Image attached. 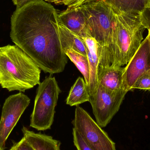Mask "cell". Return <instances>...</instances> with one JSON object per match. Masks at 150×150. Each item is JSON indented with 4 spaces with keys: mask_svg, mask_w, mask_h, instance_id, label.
I'll use <instances>...</instances> for the list:
<instances>
[{
    "mask_svg": "<svg viewBox=\"0 0 150 150\" xmlns=\"http://www.w3.org/2000/svg\"><path fill=\"white\" fill-rule=\"evenodd\" d=\"M59 13L44 0L16 9L11 18L12 42L30 56L39 67L51 74L62 73L67 58L62 47Z\"/></svg>",
    "mask_w": 150,
    "mask_h": 150,
    "instance_id": "cell-1",
    "label": "cell"
},
{
    "mask_svg": "<svg viewBox=\"0 0 150 150\" xmlns=\"http://www.w3.org/2000/svg\"><path fill=\"white\" fill-rule=\"evenodd\" d=\"M115 12L116 21L111 43L99 58L98 69L127 65L143 40L144 30L149 27L144 11Z\"/></svg>",
    "mask_w": 150,
    "mask_h": 150,
    "instance_id": "cell-2",
    "label": "cell"
},
{
    "mask_svg": "<svg viewBox=\"0 0 150 150\" xmlns=\"http://www.w3.org/2000/svg\"><path fill=\"white\" fill-rule=\"evenodd\" d=\"M41 69L16 45L0 47V85L9 91L24 92L40 83Z\"/></svg>",
    "mask_w": 150,
    "mask_h": 150,
    "instance_id": "cell-3",
    "label": "cell"
},
{
    "mask_svg": "<svg viewBox=\"0 0 150 150\" xmlns=\"http://www.w3.org/2000/svg\"><path fill=\"white\" fill-rule=\"evenodd\" d=\"M80 7L86 17L90 36L98 44L100 58L111 43L116 14L103 0H97Z\"/></svg>",
    "mask_w": 150,
    "mask_h": 150,
    "instance_id": "cell-4",
    "label": "cell"
},
{
    "mask_svg": "<svg viewBox=\"0 0 150 150\" xmlns=\"http://www.w3.org/2000/svg\"><path fill=\"white\" fill-rule=\"evenodd\" d=\"M61 90L55 78L50 76L39 84L31 115L30 127L38 131L51 128Z\"/></svg>",
    "mask_w": 150,
    "mask_h": 150,
    "instance_id": "cell-5",
    "label": "cell"
},
{
    "mask_svg": "<svg viewBox=\"0 0 150 150\" xmlns=\"http://www.w3.org/2000/svg\"><path fill=\"white\" fill-rule=\"evenodd\" d=\"M74 128L93 150H116L115 144L86 111L76 106Z\"/></svg>",
    "mask_w": 150,
    "mask_h": 150,
    "instance_id": "cell-6",
    "label": "cell"
},
{
    "mask_svg": "<svg viewBox=\"0 0 150 150\" xmlns=\"http://www.w3.org/2000/svg\"><path fill=\"white\" fill-rule=\"evenodd\" d=\"M128 92L124 90L111 91L98 85L91 95L89 102L92 108L96 122L101 128L106 127L118 112Z\"/></svg>",
    "mask_w": 150,
    "mask_h": 150,
    "instance_id": "cell-7",
    "label": "cell"
},
{
    "mask_svg": "<svg viewBox=\"0 0 150 150\" xmlns=\"http://www.w3.org/2000/svg\"><path fill=\"white\" fill-rule=\"evenodd\" d=\"M30 102L22 92L9 96L4 101L0 120V150H4L9 136Z\"/></svg>",
    "mask_w": 150,
    "mask_h": 150,
    "instance_id": "cell-8",
    "label": "cell"
},
{
    "mask_svg": "<svg viewBox=\"0 0 150 150\" xmlns=\"http://www.w3.org/2000/svg\"><path fill=\"white\" fill-rule=\"evenodd\" d=\"M124 67L123 74L125 89L132 88L137 79L150 69V40L148 34L143 40L139 48Z\"/></svg>",
    "mask_w": 150,
    "mask_h": 150,
    "instance_id": "cell-9",
    "label": "cell"
},
{
    "mask_svg": "<svg viewBox=\"0 0 150 150\" xmlns=\"http://www.w3.org/2000/svg\"><path fill=\"white\" fill-rule=\"evenodd\" d=\"M59 22L81 38L91 37L86 17L80 6L67 8L59 13Z\"/></svg>",
    "mask_w": 150,
    "mask_h": 150,
    "instance_id": "cell-10",
    "label": "cell"
},
{
    "mask_svg": "<svg viewBox=\"0 0 150 150\" xmlns=\"http://www.w3.org/2000/svg\"><path fill=\"white\" fill-rule=\"evenodd\" d=\"M124 72V67L118 66H110L99 69L98 70V84L109 91H126Z\"/></svg>",
    "mask_w": 150,
    "mask_h": 150,
    "instance_id": "cell-11",
    "label": "cell"
},
{
    "mask_svg": "<svg viewBox=\"0 0 150 150\" xmlns=\"http://www.w3.org/2000/svg\"><path fill=\"white\" fill-rule=\"evenodd\" d=\"M82 38L85 42L87 49V56L90 67V80L88 90L91 96L95 92L98 85L99 46L96 40L92 37H86Z\"/></svg>",
    "mask_w": 150,
    "mask_h": 150,
    "instance_id": "cell-12",
    "label": "cell"
},
{
    "mask_svg": "<svg viewBox=\"0 0 150 150\" xmlns=\"http://www.w3.org/2000/svg\"><path fill=\"white\" fill-rule=\"evenodd\" d=\"M22 131L23 137L35 150H60V142L51 136L35 133L24 127Z\"/></svg>",
    "mask_w": 150,
    "mask_h": 150,
    "instance_id": "cell-13",
    "label": "cell"
},
{
    "mask_svg": "<svg viewBox=\"0 0 150 150\" xmlns=\"http://www.w3.org/2000/svg\"><path fill=\"white\" fill-rule=\"evenodd\" d=\"M58 26L61 44L63 50L65 48L69 47L82 54L87 55L86 45L83 38L59 22Z\"/></svg>",
    "mask_w": 150,
    "mask_h": 150,
    "instance_id": "cell-14",
    "label": "cell"
},
{
    "mask_svg": "<svg viewBox=\"0 0 150 150\" xmlns=\"http://www.w3.org/2000/svg\"><path fill=\"white\" fill-rule=\"evenodd\" d=\"M90 95L88 87L83 78H78L72 86L67 99V104L71 106H77L89 101Z\"/></svg>",
    "mask_w": 150,
    "mask_h": 150,
    "instance_id": "cell-15",
    "label": "cell"
},
{
    "mask_svg": "<svg viewBox=\"0 0 150 150\" xmlns=\"http://www.w3.org/2000/svg\"><path fill=\"white\" fill-rule=\"evenodd\" d=\"M63 51L83 75L88 87L90 80V67L87 55L82 54L69 47L65 48Z\"/></svg>",
    "mask_w": 150,
    "mask_h": 150,
    "instance_id": "cell-16",
    "label": "cell"
},
{
    "mask_svg": "<svg viewBox=\"0 0 150 150\" xmlns=\"http://www.w3.org/2000/svg\"><path fill=\"white\" fill-rule=\"evenodd\" d=\"M112 7L115 12L143 11L145 0H103Z\"/></svg>",
    "mask_w": 150,
    "mask_h": 150,
    "instance_id": "cell-17",
    "label": "cell"
},
{
    "mask_svg": "<svg viewBox=\"0 0 150 150\" xmlns=\"http://www.w3.org/2000/svg\"><path fill=\"white\" fill-rule=\"evenodd\" d=\"M134 89L150 91V69L137 79L132 87V91Z\"/></svg>",
    "mask_w": 150,
    "mask_h": 150,
    "instance_id": "cell-18",
    "label": "cell"
},
{
    "mask_svg": "<svg viewBox=\"0 0 150 150\" xmlns=\"http://www.w3.org/2000/svg\"><path fill=\"white\" fill-rule=\"evenodd\" d=\"M48 3H52L56 5H64L68 8H77L82 5L97 0H45Z\"/></svg>",
    "mask_w": 150,
    "mask_h": 150,
    "instance_id": "cell-19",
    "label": "cell"
},
{
    "mask_svg": "<svg viewBox=\"0 0 150 150\" xmlns=\"http://www.w3.org/2000/svg\"><path fill=\"white\" fill-rule=\"evenodd\" d=\"M73 135L74 144L77 150H93L74 128L73 129Z\"/></svg>",
    "mask_w": 150,
    "mask_h": 150,
    "instance_id": "cell-20",
    "label": "cell"
},
{
    "mask_svg": "<svg viewBox=\"0 0 150 150\" xmlns=\"http://www.w3.org/2000/svg\"><path fill=\"white\" fill-rule=\"evenodd\" d=\"M9 150H35L28 142L25 137L15 144Z\"/></svg>",
    "mask_w": 150,
    "mask_h": 150,
    "instance_id": "cell-21",
    "label": "cell"
},
{
    "mask_svg": "<svg viewBox=\"0 0 150 150\" xmlns=\"http://www.w3.org/2000/svg\"><path fill=\"white\" fill-rule=\"evenodd\" d=\"M35 1L37 0H12V2L14 5L16 6V9H19L26 4Z\"/></svg>",
    "mask_w": 150,
    "mask_h": 150,
    "instance_id": "cell-22",
    "label": "cell"
},
{
    "mask_svg": "<svg viewBox=\"0 0 150 150\" xmlns=\"http://www.w3.org/2000/svg\"><path fill=\"white\" fill-rule=\"evenodd\" d=\"M144 8L150 9V0H145Z\"/></svg>",
    "mask_w": 150,
    "mask_h": 150,
    "instance_id": "cell-23",
    "label": "cell"
},
{
    "mask_svg": "<svg viewBox=\"0 0 150 150\" xmlns=\"http://www.w3.org/2000/svg\"><path fill=\"white\" fill-rule=\"evenodd\" d=\"M148 31H149V34L150 36V23L149 25V29H148Z\"/></svg>",
    "mask_w": 150,
    "mask_h": 150,
    "instance_id": "cell-24",
    "label": "cell"
},
{
    "mask_svg": "<svg viewBox=\"0 0 150 150\" xmlns=\"http://www.w3.org/2000/svg\"><path fill=\"white\" fill-rule=\"evenodd\" d=\"M149 34V37H150V35H149V34Z\"/></svg>",
    "mask_w": 150,
    "mask_h": 150,
    "instance_id": "cell-25",
    "label": "cell"
}]
</instances>
